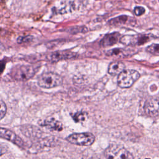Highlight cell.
<instances>
[{
  "instance_id": "d6986e66",
  "label": "cell",
  "mask_w": 159,
  "mask_h": 159,
  "mask_svg": "<svg viewBox=\"0 0 159 159\" xmlns=\"http://www.w3.org/2000/svg\"><path fill=\"white\" fill-rule=\"evenodd\" d=\"M122 50L119 49V48H115V49H112L111 50H108L106 53V55L108 56H114V55H118L122 53Z\"/></svg>"
},
{
  "instance_id": "ba28073f",
  "label": "cell",
  "mask_w": 159,
  "mask_h": 159,
  "mask_svg": "<svg viewBox=\"0 0 159 159\" xmlns=\"http://www.w3.org/2000/svg\"><path fill=\"white\" fill-rule=\"evenodd\" d=\"M0 136L1 138L9 140L19 147L22 148H24L25 147V143L22 140V139L9 129L1 127Z\"/></svg>"
},
{
  "instance_id": "7c38bea8",
  "label": "cell",
  "mask_w": 159,
  "mask_h": 159,
  "mask_svg": "<svg viewBox=\"0 0 159 159\" xmlns=\"http://www.w3.org/2000/svg\"><path fill=\"white\" fill-rule=\"evenodd\" d=\"M125 70V65L121 61H114L109 65L107 72L111 75H119Z\"/></svg>"
},
{
  "instance_id": "2e32d148",
  "label": "cell",
  "mask_w": 159,
  "mask_h": 159,
  "mask_svg": "<svg viewBox=\"0 0 159 159\" xmlns=\"http://www.w3.org/2000/svg\"><path fill=\"white\" fill-rule=\"evenodd\" d=\"M0 119H2L3 117L5 116L6 112H7V106L6 104L2 100H1L0 102Z\"/></svg>"
},
{
  "instance_id": "ac0fdd59",
  "label": "cell",
  "mask_w": 159,
  "mask_h": 159,
  "mask_svg": "<svg viewBox=\"0 0 159 159\" xmlns=\"http://www.w3.org/2000/svg\"><path fill=\"white\" fill-rule=\"evenodd\" d=\"M134 14L137 16H140L142 14H143L145 12V9L142 6H137L134 8Z\"/></svg>"
},
{
  "instance_id": "277c9868",
  "label": "cell",
  "mask_w": 159,
  "mask_h": 159,
  "mask_svg": "<svg viewBox=\"0 0 159 159\" xmlns=\"http://www.w3.org/2000/svg\"><path fill=\"white\" fill-rule=\"evenodd\" d=\"M140 73L134 70H124L117 78V84L121 88H129L140 78Z\"/></svg>"
},
{
  "instance_id": "8fae6325",
  "label": "cell",
  "mask_w": 159,
  "mask_h": 159,
  "mask_svg": "<svg viewBox=\"0 0 159 159\" xmlns=\"http://www.w3.org/2000/svg\"><path fill=\"white\" fill-rule=\"evenodd\" d=\"M20 130L24 135L30 138L39 137L42 135V132L39 128L30 125H23L21 127Z\"/></svg>"
},
{
  "instance_id": "6da1fadb",
  "label": "cell",
  "mask_w": 159,
  "mask_h": 159,
  "mask_svg": "<svg viewBox=\"0 0 159 159\" xmlns=\"http://www.w3.org/2000/svg\"><path fill=\"white\" fill-rule=\"evenodd\" d=\"M34 66L29 65H18L14 66L10 72L12 78L18 81H25L32 78L35 74Z\"/></svg>"
},
{
  "instance_id": "e0dca14e",
  "label": "cell",
  "mask_w": 159,
  "mask_h": 159,
  "mask_svg": "<svg viewBox=\"0 0 159 159\" xmlns=\"http://www.w3.org/2000/svg\"><path fill=\"white\" fill-rule=\"evenodd\" d=\"M32 40V37L30 35H27L25 37H19L17 39L18 43H22L25 42H30Z\"/></svg>"
},
{
  "instance_id": "7a4b0ae2",
  "label": "cell",
  "mask_w": 159,
  "mask_h": 159,
  "mask_svg": "<svg viewBox=\"0 0 159 159\" xmlns=\"http://www.w3.org/2000/svg\"><path fill=\"white\" fill-rule=\"evenodd\" d=\"M38 85L43 88H52L60 86L63 83V79L57 73L53 72H45L38 78Z\"/></svg>"
},
{
  "instance_id": "30bf717a",
  "label": "cell",
  "mask_w": 159,
  "mask_h": 159,
  "mask_svg": "<svg viewBox=\"0 0 159 159\" xmlns=\"http://www.w3.org/2000/svg\"><path fill=\"white\" fill-rule=\"evenodd\" d=\"M120 34L116 32L105 35L100 41V45L102 47H111L120 40Z\"/></svg>"
},
{
  "instance_id": "9a60e30c",
  "label": "cell",
  "mask_w": 159,
  "mask_h": 159,
  "mask_svg": "<svg viewBox=\"0 0 159 159\" xmlns=\"http://www.w3.org/2000/svg\"><path fill=\"white\" fill-rule=\"evenodd\" d=\"M146 50L153 55H159V44L153 43L148 46L146 48Z\"/></svg>"
},
{
  "instance_id": "5bb4252c",
  "label": "cell",
  "mask_w": 159,
  "mask_h": 159,
  "mask_svg": "<svg viewBox=\"0 0 159 159\" xmlns=\"http://www.w3.org/2000/svg\"><path fill=\"white\" fill-rule=\"evenodd\" d=\"M42 125L46 126L49 129L58 131L61 130L63 128L62 124L53 118H48L45 119Z\"/></svg>"
},
{
  "instance_id": "8992f818",
  "label": "cell",
  "mask_w": 159,
  "mask_h": 159,
  "mask_svg": "<svg viewBox=\"0 0 159 159\" xmlns=\"http://www.w3.org/2000/svg\"><path fill=\"white\" fill-rule=\"evenodd\" d=\"M150 36L146 34L125 35L120 38V42L125 45H140L150 40Z\"/></svg>"
},
{
  "instance_id": "9c48e42d",
  "label": "cell",
  "mask_w": 159,
  "mask_h": 159,
  "mask_svg": "<svg viewBox=\"0 0 159 159\" xmlns=\"http://www.w3.org/2000/svg\"><path fill=\"white\" fill-rule=\"evenodd\" d=\"M145 112L150 117L159 116V98L148 99L144 105Z\"/></svg>"
},
{
  "instance_id": "5b68a950",
  "label": "cell",
  "mask_w": 159,
  "mask_h": 159,
  "mask_svg": "<svg viewBox=\"0 0 159 159\" xmlns=\"http://www.w3.org/2000/svg\"><path fill=\"white\" fill-rule=\"evenodd\" d=\"M66 140L72 144L80 146H89L94 142L95 137L91 132L74 133L68 135Z\"/></svg>"
},
{
  "instance_id": "4fadbf2b",
  "label": "cell",
  "mask_w": 159,
  "mask_h": 159,
  "mask_svg": "<svg viewBox=\"0 0 159 159\" xmlns=\"http://www.w3.org/2000/svg\"><path fill=\"white\" fill-rule=\"evenodd\" d=\"M130 17H129L125 15H122L108 20V24L110 25H115V26H117L119 25H120L127 24L130 22Z\"/></svg>"
},
{
  "instance_id": "3957f363",
  "label": "cell",
  "mask_w": 159,
  "mask_h": 159,
  "mask_svg": "<svg viewBox=\"0 0 159 159\" xmlns=\"http://www.w3.org/2000/svg\"><path fill=\"white\" fill-rule=\"evenodd\" d=\"M104 156L107 159H134L130 152L117 144L109 145L104 150Z\"/></svg>"
},
{
  "instance_id": "52a82bcc",
  "label": "cell",
  "mask_w": 159,
  "mask_h": 159,
  "mask_svg": "<svg viewBox=\"0 0 159 159\" xmlns=\"http://www.w3.org/2000/svg\"><path fill=\"white\" fill-rule=\"evenodd\" d=\"M77 54L68 50L56 51L48 53L46 56V60L50 62H57L58 61L68 60L75 58Z\"/></svg>"
}]
</instances>
